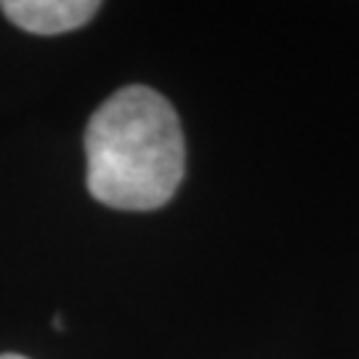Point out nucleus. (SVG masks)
<instances>
[{
  "mask_svg": "<svg viewBox=\"0 0 359 359\" xmlns=\"http://www.w3.org/2000/svg\"><path fill=\"white\" fill-rule=\"evenodd\" d=\"M88 192L107 208L154 210L184 179V133L176 109L147 86L115 90L86 128Z\"/></svg>",
  "mask_w": 359,
  "mask_h": 359,
  "instance_id": "obj_1",
  "label": "nucleus"
},
{
  "mask_svg": "<svg viewBox=\"0 0 359 359\" xmlns=\"http://www.w3.org/2000/svg\"><path fill=\"white\" fill-rule=\"evenodd\" d=\"M102 8L93 0H3L0 11L32 35H62L88 25Z\"/></svg>",
  "mask_w": 359,
  "mask_h": 359,
  "instance_id": "obj_2",
  "label": "nucleus"
},
{
  "mask_svg": "<svg viewBox=\"0 0 359 359\" xmlns=\"http://www.w3.org/2000/svg\"><path fill=\"white\" fill-rule=\"evenodd\" d=\"M0 359H27L22 354H0Z\"/></svg>",
  "mask_w": 359,
  "mask_h": 359,
  "instance_id": "obj_3",
  "label": "nucleus"
}]
</instances>
